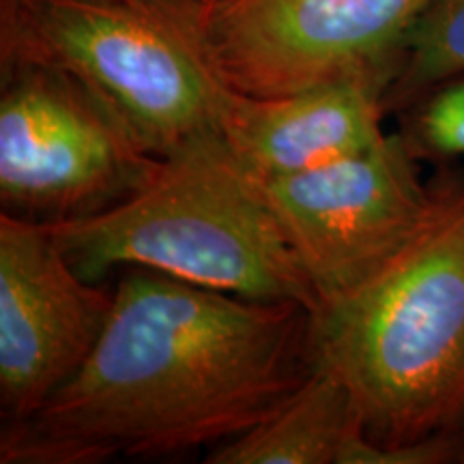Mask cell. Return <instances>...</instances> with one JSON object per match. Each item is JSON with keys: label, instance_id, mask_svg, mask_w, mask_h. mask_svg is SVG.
Here are the masks:
<instances>
[{"label": "cell", "instance_id": "7", "mask_svg": "<svg viewBox=\"0 0 464 464\" xmlns=\"http://www.w3.org/2000/svg\"><path fill=\"white\" fill-rule=\"evenodd\" d=\"M415 160L402 133H387L351 158L263 181L321 305L362 286L420 224L430 188L420 181Z\"/></svg>", "mask_w": 464, "mask_h": 464}, {"label": "cell", "instance_id": "2", "mask_svg": "<svg viewBox=\"0 0 464 464\" xmlns=\"http://www.w3.org/2000/svg\"><path fill=\"white\" fill-rule=\"evenodd\" d=\"M312 365L344 382L362 437L344 464L450 462L464 423V181L362 286L312 312Z\"/></svg>", "mask_w": 464, "mask_h": 464}, {"label": "cell", "instance_id": "9", "mask_svg": "<svg viewBox=\"0 0 464 464\" xmlns=\"http://www.w3.org/2000/svg\"><path fill=\"white\" fill-rule=\"evenodd\" d=\"M392 72H368L277 97H237L224 136L260 181L293 177L372 149Z\"/></svg>", "mask_w": 464, "mask_h": 464}, {"label": "cell", "instance_id": "13", "mask_svg": "<svg viewBox=\"0 0 464 464\" xmlns=\"http://www.w3.org/2000/svg\"><path fill=\"white\" fill-rule=\"evenodd\" d=\"M155 3H164V5H172V7H191L194 0H155ZM196 7V5H194Z\"/></svg>", "mask_w": 464, "mask_h": 464}, {"label": "cell", "instance_id": "10", "mask_svg": "<svg viewBox=\"0 0 464 464\" xmlns=\"http://www.w3.org/2000/svg\"><path fill=\"white\" fill-rule=\"evenodd\" d=\"M363 432L351 392L338 376L312 365L297 392L274 415L208 451V464H342Z\"/></svg>", "mask_w": 464, "mask_h": 464}, {"label": "cell", "instance_id": "8", "mask_svg": "<svg viewBox=\"0 0 464 464\" xmlns=\"http://www.w3.org/2000/svg\"><path fill=\"white\" fill-rule=\"evenodd\" d=\"M108 293L75 271L44 224L0 216V409L3 426L37 413L106 332Z\"/></svg>", "mask_w": 464, "mask_h": 464}, {"label": "cell", "instance_id": "1", "mask_svg": "<svg viewBox=\"0 0 464 464\" xmlns=\"http://www.w3.org/2000/svg\"><path fill=\"white\" fill-rule=\"evenodd\" d=\"M312 312L131 269L82 368L0 434L3 464H100L222 445L312 370Z\"/></svg>", "mask_w": 464, "mask_h": 464}, {"label": "cell", "instance_id": "6", "mask_svg": "<svg viewBox=\"0 0 464 464\" xmlns=\"http://www.w3.org/2000/svg\"><path fill=\"white\" fill-rule=\"evenodd\" d=\"M430 0H218L198 14L205 52L232 91L277 97L368 72L396 73Z\"/></svg>", "mask_w": 464, "mask_h": 464}, {"label": "cell", "instance_id": "11", "mask_svg": "<svg viewBox=\"0 0 464 464\" xmlns=\"http://www.w3.org/2000/svg\"><path fill=\"white\" fill-rule=\"evenodd\" d=\"M464 75V0H430L406 31L385 112H406Z\"/></svg>", "mask_w": 464, "mask_h": 464}, {"label": "cell", "instance_id": "3", "mask_svg": "<svg viewBox=\"0 0 464 464\" xmlns=\"http://www.w3.org/2000/svg\"><path fill=\"white\" fill-rule=\"evenodd\" d=\"M44 226L89 282L131 266L237 297L286 301L310 312L321 305L263 181L243 166L222 131L160 158L125 200Z\"/></svg>", "mask_w": 464, "mask_h": 464}, {"label": "cell", "instance_id": "4", "mask_svg": "<svg viewBox=\"0 0 464 464\" xmlns=\"http://www.w3.org/2000/svg\"><path fill=\"white\" fill-rule=\"evenodd\" d=\"M82 80L150 153L222 131L239 92L208 61L198 9L155 0H0V69Z\"/></svg>", "mask_w": 464, "mask_h": 464}, {"label": "cell", "instance_id": "14", "mask_svg": "<svg viewBox=\"0 0 464 464\" xmlns=\"http://www.w3.org/2000/svg\"><path fill=\"white\" fill-rule=\"evenodd\" d=\"M216 3H218V0H194V5H196V9H198V14H202V11H207V9H211Z\"/></svg>", "mask_w": 464, "mask_h": 464}, {"label": "cell", "instance_id": "5", "mask_svg": "<svg viewBox=\"0 0 464 464\" xmlns=\"http://www.w3.org/2000/svg\"><path fill=\"white\" fill-rule=\"evenodd\" d=\"M3 213L54 224L131 196L160 164L110 103L52 67L0 69Z\"/></svg>", "mask_w": 464, "mask_h": 464}, {"label": "cell", "instance_id": "12", "mask_svg": "<svg viewBox=\"0 0 464 464\" xmlns=\"http://www.w3.org/2000/svg\"><path fill=\"white\" fill-rule=\"evenodd\" d=\"M411 133L404 136L420 158H464V75L415 103Z\"/></svg>", "mask_w": 464, "mask_h": 464}]
</instances>
